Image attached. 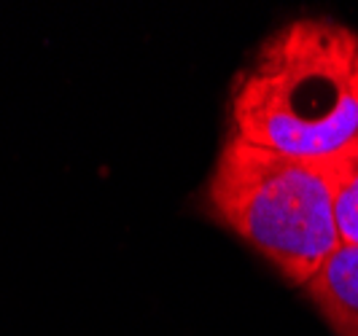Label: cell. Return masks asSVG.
<instances>
[{
	"label": "cell",
	"mask_w": 358,
	"mask_h": 336,
	"mask_svg": "<svg viewBox=\"0 0 358 336\" xmlns=\"http://www.w3.org/2000/svg\"><path fill=\"white\" fill-rule=\"evenodd\" d=\"M229 135L291 159H334L358 143V33L329 17L280 24L234 75Z\"/></svg>",
	"instance_id": "cell-1"
},
{
	"label": "cell",
	"mask_w": 358,
	"mask_h": 336,
	"mask_svg": "<svg viewBox=\"0 0 358 336\" xmlns=\"http://www.w3.org/2000/svg\"><path fill=\"white\" fill-rule=\"evenodd\" d=\"M202 205L215 224L234 231L299 288L342 245L321 164L232 135L218 151Z\"/></svg>",
	"instance_id": "cell-2"
},
{
	"label": "cell",
	"mask_w": 358,
	"mask_h": 336,
	"mask_svg": "<svg viewBox=\"0 0 358 336\" xmlns=\"http://www.w3.org/2000/svg\"><path fill=\"white\" fill-rule=\"evenodd\" d=\"M337 336H358V248L340 245L305 285Z\"/></svg>",
	"instance_id": "cell-3"
},
{
	"label": "cell",
	"mask_w": 358,
	"mask_h": 336,
	"mask_svg": "<svg viewBox=\"0 0 358 336\" xmlns=\"http://www.w3.org/2000/svg\"><path fill=\"white\" fill-rule=\"evenodd\" d=\"M331 191V210L342 245L358 248V143L321 164Z\"/></svg>",
	"instance_id": "cell-4"
}]
</instances>
